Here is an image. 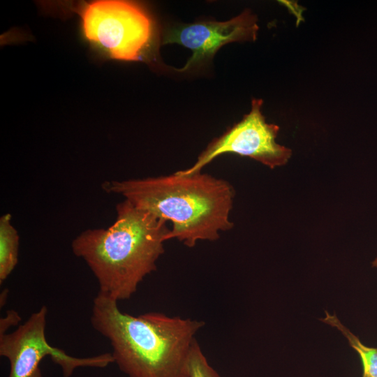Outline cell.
<instances>
[{
    "label": "cell",
    "mask_w": 377,
    "mask_h": 377,
    "mask_svg": "<svg viewBox=\"0 0 377 377\" xmlns=\"http://www.w3.org/2000/svg\"><path fill=\"white\" fill-rule=\"evenodd\" d=\"M188 377H222L209 364L197 341L189 356Z\"/></svg>",
    "instance_id": "30bf717a"
},
{
    "label": "cell",
    "mask_w": 377,
    "mask_h": 377,
    "mask_svg": "<svg viewBox=\"0 0 377 377\" xmlns=\"http://www.w3.org/2000/svg\"><path fill=\"white\" fill-rule=\"evenodd\" d=\"M262 105V99H252L251 111L241 121L214 139L191 167L177 172L189 175L200 172L215 158L226 153L250 157L270 168L285 165L292 151L276 142L279 127L266 122Z\"/></svg>",
    "instance_id": "8992f818"
},
{
    "label": "cell",
    "mask_w": 377,
    "mask_h": 377,
    "mask_svg": "<svg viewBox=\"0 0 377 377\" xmlns=\"http://www.w3.org/2000/svg\"><path fill=\"white\" fill-rule=\"evenodd\" d=\"M20 321L21 317L17 311H7L6 316L0 319V334L6 333L10 327L17 325Z\"/></svg>",
    "instance_id": "8fae6325"
},
{
    "label": "cell",
    "mask_w": 377,
    "mask_h": 377,
    "mask_svg": "<svg viewBox=\"0 0 377 377\" xmlns=\"http://www.w3.org/2000/svg\"><path fill=\"white\" fill-rule=\"evenodd\" d=\"M320 320L339 330L348 339L350 346L358 353L363 367L362 377H377V348L369 347L362 343L357 336L341 323L336 314L325 311V316Z\"/></svg>",
    "instance_id": "9c48e42d"
},
{
    "label": "cell",
    "mask_w": 377,
    "mask_h": 377,
    "mask_svg": "<svg viewBox=\"0 0 377 377\" xmlns=\"http://www.w3.org/2000/svg\"><path fill=\"white\" fill-rule=\"evenodd\" d=\"M47 315V306H42L15 330L0 334V355L9 361L8 377H43L40 363L47 356L61 367L63 377H71L77 367L104 368L114 363L110 353L80 358L52 346L45 337Z\"/></svg>",
    "instance_id": "5b68a950"
},
{
    "label": "cell",
    "mask_w": 377,
    "mask_h": 377,
    "mask_svg": "<svg viewBox=\"0 0 377 377\" xmlns=\"http://www.w3.org/2000/svg\"><path fill=\"white\" fill-rule=\"evenodd\" d=\"M116 209L112 226L81 232L71 248L95 276L98 292L118 302L129 299L143 279L156 270L170 230L166 221L127 200Z\"/></svg>",
    "instance_id": "3957f363"
},
{
    "label": "cell",
    "mask_w": 377,
    "mask_h": 377,
    "mask_svg": "<svg viewBox=\"0 0 377 377\" xmlns=\"http://www.w3.org/2000/svg\"><path fill=\"white\" fill-rule=\"evenodd\" d=\"M108 193L121 195L135 207L172 223L168 239L193 247L214 241L233 227L229 219L235 191L226 181L200 172L102 184Z\"/></svg>",
    "instance_id": "7a4b0ae2"
},
{
    "label": "cell",
    "mask_w": 377,
    "mask_h": 377,
    "mask_svg": "<svg viewBox=\"0 0 377 377\" xmlns=\"http://www.w3.org/2000/svg\"><path fill=\"white\" fill-rule=\"evenodd\" d=\"M20 237L8 213L0 218V283L8 278L18 262Z\"/></svg>",
    "instance_id": "ba28073f"
},
{
    "label": "cell",
    "mask_w": 377,
    "mask_h": 377,
    "mask_svg": "<svg viewBox=\"0 0 377 377\" xmlns=\"http://www.w3.org/2000/svg\"><path fill=\"white\" fill-rule=\"evenodd\" d=\"M258 20L249 9L227 21H200L175 25L165 31L162 44L177 43L192 52L191 57L178 72L188 71L212 59L224 45L254 41Z\"/></svg>",
    "instance_id": "52a82bcc"
},
{
    "label": "cell",
    "mask_w": 377,
    "mask_h": 377,
    "mask_svg": "<svg viewBox=\"0 0 377 377\" xmlns=\"http://www.w3.org/2000/svg\"><path fill=\"white\" fill-rule=\"evenodd\" d=\"M82 35L105 57L124 61L149 60L155 42L154 22L143 6L126 0L82 1L73 8Z\"/></svg>",
    "instance_id": "277c9868"
},
{
    "label": "cell",
    "mask_w": 377,
    "mask_h": 377,
    "mask_svg": "<svg viewBox=\"0 0 377 377\" xmlns=\"http://www.w3.org/2000/svg\"><path fill=\"white\" fill-rule=\"evenodd\" d=\"M8 295V290L4 289L0 295V306L2 307L6 302V300Z\"/></svg>",
    "instance_id": "7c38bea8"
},
{
    "label": "cell",
    "mask_w": 377,
    "mask_h": 377,
    "mask_svg": "<svg viewBox=\"0 0 377 377\" xmlns=\"http://www.w3.org/2000/svg\"><path fill=\"white\" fill-rule=\"evenodd\" d=\"M98 293L91 324L110 343L114 362L128 377H188V360L203 321L148 312L134 316Z\"/></svg>",
    "instance_id": "6da1fadb"
},
{
    "label": "cell",
    "mask_w": 377,
    "mask_h": 377,
    "mask_svg": "<svg viewBox=\"0 0 377 377\" xmlns=\"http://www.w3.org/2000/svg\"><path fill=\"white\" fill-rule=\"evenodd\" d=\"M372 266L377 268V257L373 260Z\"/></svg>",
    "instance_id": "4fadbf2b"
}]
</instances>
